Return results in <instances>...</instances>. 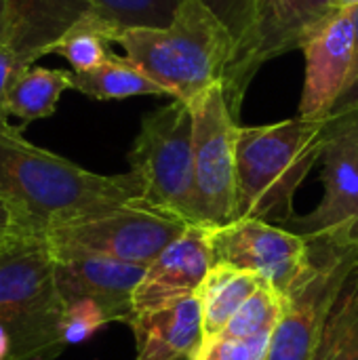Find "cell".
Listing matches in <instances>:
<instances>
[{
  "instance_id": "cell-3",
  "label": "cell",
  "mask_w": 358,
  "mask_h": 360,
  "mask_svg": "<svg viewBox=\"0 0 358 360\" xmlns=\"http://www.w3.org/2000/svg\"><path fill=\"white\" fill-rule=\"evenodd\" d=\"M327 120L302 116L243 127L236 137V219H264L285 226L293 198L323 156Z\"/></svg>"
},
{
  "instance_id": "cell-10",
  "label": "cell",
  "mask_w": 358,
  "mask_h": 360,
  "mask_svg": "<svg viewBox=\"0 0 358 360\" xmlns=\"http://www.w3.org/2000/svg\"><path fill=\"white\" fill-rule=\"evenodd\" d=\"M209 245L213 266L251 272L285 297L312 262V249L304 236L264 219L209 226Z\"/></svg>"
},
{
  "instance_id": "cell-17",
  "label": "cell",
  "mask_w": 358,
  "mask_h": 360,
  "mask_svg": "<svg viewBox=\"0 0 358 360\" xmlns=\"http://www.w3.org/2000/svg\"><path fill=\"white\" fill-rule=\"evenodd\" d=\"M264 283L251 272H243L230 266H211L196 297L203 308V331L205 338L219 335L230 319L243 308V304L260 291Z\"/></svg>"
},
{
  "instance_id": "cell-6",
  "label": "cell",
  "mask_w": 358,
  "mask_h": 360,
  "mask_svg": "<svg viewBox=\"0 0 358 360\" xmlns=\"http://www.w3.org/2000/svg\"><path fill=\"white\" fill-rule=\"evenodd\" d=\"M186 219L139 198L118 209L70 221L46 234L53 251L91 253L108 259L150 266L186 230Z\"/></svg>"
},
{
  "instance_id": "cell-9",
  "label": "cell",
  "mask_w": 358,
  "mask_h": 360,
  "mask_svg": "<svg viewBox=\"0 0 358 360\" xmlns=\"http://www.w3.org/2000/svg\"><path fill=\"white\" fill-rule=\"evenodd\" d=\"M196 215L200 226H224L236 219V137L224 86H213L192 105Z\"/></svg>"
},
{
  "instance_id": "cell-22",
  "label": "cell",
  "mask_w": 358,
  "mask_h": 360,
  "mask_svg": "<svg viewBox=\"0 0 358 360\" xmlns=\"http://www.w3.org/2000/svg\"><path fill=\"white\" fill-rule=\"evenodd\" d=\"M285 304V295H281L274 287L264 285L243 304V308L230 319L228 327L222 333L236 340H255L266 335L272 338L283 316Z\"/></svg>"
},
{
  "instance_id": "cell-27",
  "label": "cell",
  "mask_w": 358,
  "mask_h": 360,
  "mask_svg": "<svg viewBox=\"0 0 358 360\" xmlns=\"http://www.w3.org/2000/svg\"><path fill=\"white\" fill-rule=\"evenodd\" d=\"M352 15H354V27H357V51H354V70H352V78H350V84L346 89V93L340 97V101L335 103L333 108V114H340V112H348V110H357L358 108V6L352 8ZM331 114V116H333Z\"/></svg>"
},
{
  "instance_id": "cell-19",
  "label": "cell",
  "mask_w": 358,
  "mask_h": 360,
  "mask_svg": "<svg viewBox=\"0 0 358 360\" xmlns=\"http://www.w3.org/2000/svg\"><path fill=\"white\" fill-rule=\"evenodd\" d=\"M72 89L97 101L129 99L137 95H167V91L146 72H141L131 59L118 57L114 53L95 70L74 72Z\"/></svg>"
},
{
  "instance_id": "cell-1",
  "label": "cell",
  "mask_w": 358,
  "mask_h": 360,
  "mask_svg": "<svg viewBox=\"0 0 358 360\" xmlns=\"http://www.w3.org/2000/svg\"><path fill=\"white\" fill-rule=\"evenodd\" d=\"M0 198L6 200L25 236L93 217L143 198L137 175H99L30 143L21 133H0Z\"/></svg>"
},
{
  "instance_id": "cell-15",
  "label": "cell",
  "mask_w": 358,
  "mask_h": 360,
  "mask_svg": "<svg viewBox=\"0 0 358 360\" xmlns=\"http://www.w3.org/2000/svg\"><path fill=\"white\" fill-rule=\"evenodd\" d=\"M11 49L25 68H32L82 19L99 15L89 0H8Z\"/></svg>"
},
{
  "instance_id": "cell-16",
  "label": "cell",
  "mask_w": 358,
  "mask_h": 360,
  "mask_svg": "<svg viewBox=\"0 0 358 360\" xmlns=\"http://www.w3.org/2000/svg\"><path fill=\"white\" fill-rule=\"evenodd\" d=\"M135 335V360H177L196 356L203 342V308L198 297H188L171 308L131 316L127 323Z\"/></svg>"
},
{
  "instance_id": "cell-20",
  "label": "cell",
  "mask_w": 358,
  "mask_h": 360,
  "mask_svg": "<svg viewBox=\"0 0 358 360\" xmlns=\"http://www.w3.org/2000/svg\"><path fill=\"white\" fill-rule=\"evenodd\" d=\"M200 2L224 23V27L234 38L236 53L228 68V74H226L228 78L243 65V61L253 51L260 30L268 17L272 0H200Z\"/></svg>"
},
{
  "instance_id": "cell-5",
  "label": "cell",
  "mask_w": 358,
  "mask_h": 360,
  "mask_svg": "<svg viewBox=\"0 0 358 360\" xmlns=\"http://www.w3.org/2000/svg\"><path fill=\"white\" fill-rule=\"evenodd\" d=\"M131 173L143 188V200L198 224L194 179V118L179 99L150 112L129 150Z\"/></svg>"
},
{
  "instance_id": "cell-24",
  "label": "cell",
  "mask_w": 358,
  "mask_h": 360,
  "mask_svg": "<svg viewBox=\"0 0 358 360\" xmlns=\"http://www.w3.org/2000/svg\"><path fill=\"white\" fill-rule=\"evenodd\" d=\"M110 323L106 310L93 300H74L65 304L63 319H61V340L65 346L84 344L91 340L99 329Z\"/></svg>"
},
{
  "instance_id": "cell-21",
  "label": "cell",
  "mask_w": 358,
  "mask_h": 360,
  "mask_svg": "<svg viewBox=\"0 0 358 360\" xmlns=\"http://www.w3.org/2000/svg\"><path fill=\"white\" fill-rule=\"evenodd\" d=\"M116 30L114 23L106 21L101 15H91L78 21L53 49L51 53L61 55L70 65L72 72H89L99 68L112 55L110 44L112 32Z\"/></svg>"
},
{
  "instance_id": "cell-31",
  "label": "cell",
  "mask_w": 358,
  "mask_h": 360,
  "mask_svg": "<svg viewBox=\"0 0 358 360\" xmlns=\"http://www.w3.org/2000/svg\"><path fill=\"white\" fill-rule=\"evenodd\" d=\"M13 238H15V236H2V234H0V253L8 247V243H11Z\"/></svg>"
},
{
  "instance_id": "cell-26",
  "label": "cell",
  "mask_w": 358,
  "mask_h": 360,
  "mask_svg": "<svg viewBox=\"0 0 358 360\" xmlns=\"http://www.w3.org/2000/svg\"><path fill=\"white\" fill-rule=\"evenodd\" d=\"M25 65L21 63V59L6 46H0V133L6 135H17L23 131V127H13L8 122V110H6V95H8V86L15 78V74L19 70H23Z\"/></svg>"
},
{
  "instance_id": "cell-25",
  "label": "cell",
  "mask_w": 358,
  "mask_h": 360,
  "mask_svg": "<svg viewBox=\"0 0 358 360\" xmlns=\"http://www.w3.org/2000/svg\"><path fill=\"white\" fill-rule=\"evenodd\" d=\"M270 338L236 340L224 333L215 338H205L196 360H266Z\"/></svg>"
},
{
  "instance_id": "cell-11",
  "label": "cell",
  "mask_w": 358,
  "mask_h": 360,
  "mask_svg": "<svg viewBox=\"0 0 358 360\" xmlns=\"http://www.w3.org/2000/svg\"><path fill=\"white\" fill-rule=\"evenodd\" d=\"M306 59V76L298 116L327 120L346 93L357 51V27L352 11L335 8L300 44Z\"/></svg>"
},
{
  "instance_id": "cell-2",
  "label": "cell",
  "mask_w": 358,
  "mask_h": 360,
  "mask_svg": "<svg viewBox=\"0 0 358 360\" xmlns=\"http://www.w3.org/2000/svg\"><path fill=\"white\" fill-rule=\"evenodd\" d=\"M112 42L171 99L188 105L224 86L236 53L232 34L200 0H184L167 27H116Z\"/></svg>"
},
{
  "instance_id": "cell-30",
  "label": "cell",
  "mask_w": 358,
  "mask_h": 360,
  "mask_svg": "<svg viewBox=\"0 0 358 360\" xmlns=\"http://www.w3.org/2000/svg\"><path fill=\"white\" fill-rule=\"evenodd\" d=\"M357 6L358 0H335V8H340V11H352Z\"/></svg>"
},
{
  "instance_id": "cell-29",
  "label": "cell",
  "mask_w": 358,
  "mask_h": 360,
  "mask_svg": "<svg viewBox=\"0 0 358 360\" xmlns=\"http://www.w3.org/2000/svg\"><path fill=\"white\" fill-rule=\"evenodd\" d=\"M11 38V4L0 0V46H6Z\"/></svg>"
},
{
  "instance_id": "cell-28",
  "label": "cell",
  "mask_w": 358,
  "mask_h": 360,
  "mask_svg": "<svg viewBox=\"0 0 358 360\" xmlns=\"http://www.w3.org/2000/svg\"><path fill=\"white\" fill-rule=\"evenodd\" d=\"M0 234L2 236H25L13 207L2 198H0Z\"/></svg>"
},
{
  "instance_id": "cell-23",
  "label": "cell",
  "mask_w": 358,
  "mask_h": 360,
  "mask_svg": "<svg viewBox=\"0 0 358 360\" xmlns=\"http://www.w3.org/2000/svg\"><path fill=\"white\" fill-rule=\"evenodd\" d=\"M116 27H167L184 0H89Z\"/></svg>"
},
{
  "instance_id": "cell-8",
  "label": "cell",
  "mask_w": 358,
  "mask_h": 360,
  "mask_svg": "<svg viewBox=\"0 0 358 360\" xmlns=\"http://www.w3.org/2000/svg\"><path fill=\"white\" fill-rule=\"evenodd\" d=\"M310 268L287 295L266 360H312L327 314L358 268V247L310 243Z\"/></svg>"
},
{
  "instance_id": "cell-14",
  "label": "cell",
  "mask_w": 358,
  "mask_h": 360,
  "mask_svg": "<svg viewBox=\"0 0 358 360\" xmlns=\"http://www.w3.org/2000/svg\"><path fill=\"white\" fill-rule=\"evenodd\" d=\"M333 11L335 0H272L253 51L224 82L226 101L236 118L241 116V105L255 72L266 61L300 49L302 40Z\"/></svg>"
},
{
  "instance_id": "cell-32",
  "label": "cell",
  "mask_w": 358,
  "mask_h": 360,
  "mask_svg": "<svg viewBox=\"0 0 358 360\" xmlns=\"http://www.w3.org/2000/svg\"><path fill=\"white\" fill-rule=\"evenodd\" d=\"M177 360H196V356H184V359H177Z\"/></svg>"
},
{
  "instance_id": "cell-12",
  "label": "cell",
  "mask_w": 358,
  "mask_h": 360,
  "mask_svg": "<svg viewBox=\"0 0 358 360\" xmlns=\"http://www.w3.org/2000/svg\"><path fill=\"white\" fill-rule=\"evenodd\" d=\"M213 266L209 226L192 224L148 268L133 293V314H152L194 297Z\"/></svg>"
},
{
  "instance_id": "cell-13",
  "label": "cell",
  "mask_w": 358,
  "mask_h": 360,
  "mask_svg": "<svg viewBox=\"0 0 358 360\" xmlns=\"http://www.w3.org/2000/svg\"><path fill=\"white\" fill-rule=\"evenodd\" d=\"M53 257L55 287L63 304L87 297L106 310L110 323H129L133 293L146 274V266L74 251H53Z\"/></svg>"
},
{
  "instance_id": "cell-18",
  "label": "cell",
  "mask_w": 358,
  "mask_h": 360,
  "mask_svg": "<svg viewBox=\"0 0 358 360\" xmlns=\"http://www.w3.org/2000/svg\"><path fill=\"white\" fill-rule=\"evenodd\" d=\"M72 78L74 72L68 70H49L40 65L19 70L6 95L8 116L19 118L23 127L32 120L53 116L61 93L72 89Z\"/></svg>"
},
{
  "instance_id": "cell-7",
  "label": "cell",
  "mask_w": 358,
  "mask_h": 360,
  "mask_svg": "<svg viewBox=\"0 0 358 360\" xmlns=\"http://www.w3.org/2000/svg\"><path fill=\"white\" fill-rule=\"evenodd\" d=\"M323 200L283 228L308 243L358 247V108L327 118L323 146Z\"/></svg>"
},
{
  "instance_id": "cell-4",
  "label": "cell",
  "mask_w": 358,
  "mask_h": 360,
  "mask_svg": "<svg viewBox=\"0 0 358 360\" xmlns=\"http://www.w3.org/2000/svg\"><path fill=\"white\" fill-rule=\"evenodd\" d=\"M65 304L46 236H15L0 253V360H55Z\"/></svg>"
}]
</instances>
